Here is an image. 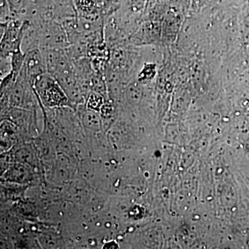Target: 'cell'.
<instances>
[{
	"label": "cell",
	"instance_id": "obj_1",
	"mask_svg": "<svg viewBox=\"0 0 249 249\" xmlns=\"http://www.w3.org/2000/svg\"><path fill=\"white\" fill-rule=\"evenodd\" d=\"M15 128L14 126L9 122L2 123L1 124V141L4 142V145L7 144L9 146L15 140Z\"/></svg>",
	"mask_w": 249,
	"mask_h": 249
}]
</instances>
